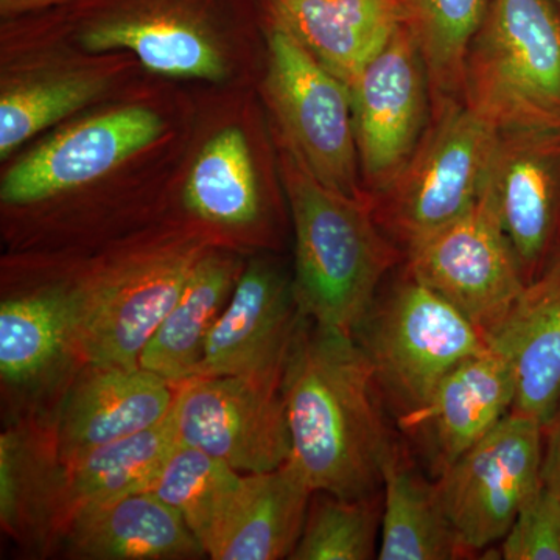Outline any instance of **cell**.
<instances>
[{"instance_id": "1", "label": "cell", "mask_w": 560, "mask_h": 560, "mask_svg": "<svg viewBox=\"0 0 560 560\" xmlns=\"http://www.w3.org/2000/svg\"><path fill=\"white\" fill-rule=\"evenodd\" d=\"M282 396L291 463L313 492L364 499L382 492L396 448L381 390L352 335L302 316L291 345Z\"/></svg>"}, {"instance_id": "2", "label": "cell", "mask_w": 560, "mask_h": 560, "mask_svg": "<svg viewBox=\"0 0 560 560\" xmlns=\"http://www.w3.org/2000/svg\"><path fill=\"white\" fill-rule=\"evenodd\" d=\"M279 172L293 221L298 308L313 323L352 335L404 250L382 230L368 198L324 186L285 147Z\"/></svg>"}, {"instance_id": "3", "label": "cell", "mask_w": 560, "mask_h": 560, "mask_svg": "<svg viewBox=\"0 0 560 560\" xmlns=\"http://www.w3.org/2000/svg\"><path fill=\"white\" fill-rule=\"evenodd\" d=\"M464 103L495 131L560 128L555 0H492L467 50Z\"/></svg>"}, {"instance_id": "4", "label": "cell", "mask_w": 560, "mask_h": 560, "mask_svg": "<svg viewBox=\"0 0 560 560\" xmlns=\"http://www.w3.org/2000/svg\"><path fill=\"white\" fill-rule=\"evenodd\" d=\"M352 337L397 420L419 411L456 364L488 345L466 316L407 270L378 291Z\"/></svg>"}, {"instance_id": "5", "label": "cell", "mask_w": 560, "mask_h": 560, "mask_svg": "<svg viewBox=\"0 0 560 560\" xmlns=\"http://www.w3.org/2000/svg\"><path fill=\"white\" fill-rule=\"evenodd\" d=\"M495 135L464 102L433 106L410 161L386 189L368 198L375 220L404 253L478 201Z\"/></svg>"}, {"instance_id": "6", "label": "cell", "mask_w": 560, "mask_h": 560, "mask_svg": "<svg viewBox=\"0 0 560 560\" xmlns=\"http://www.w3.org/2000/svg\"><path fill=\"white\" fill-rule=\"evenodd\" d=\"M206 249L183 242L142 250L72 285L73 338L81 366H139L140 353Z\"/></svg>"}, {"instance_id": "7", "label": "cell", "mask_w": 560, "mask_h": 560, "mask_svg": "<svg viewBox=\"0 0 560 560\" xmlns=\"http://www.w3.org/2000/svg\"><path fill=\"white\" fill-rule=\"evenodd\" d=\"M268 105L282 147L324 186L368 198L361 183L349 88L290 33L268 22Z\"/></svg>"}, {"instance_id": "8", "label": "cell", "mask_w": 560, "mask_h": 560, "mask_svg": "<svg viewBox=\"0 0 560 560\" xmlns=\"http://www.w3.org/2000/svg\"><path fill=\"white\" fill-rule=\"evenodd\" d=\"M544 425L511 411L436 475L448 521L471 552L499 544L541 482Z\"/></svg>"}, {"instance_id": "9", "label": "cell", "mask_w": 560, "mask_h": 560, "mask_svg": "<svg viewBox=\"0 0 560 560\" xmlns=\"http://www.w3.org/2000/svg\"><path fill=\"white\" fill-rule=\"evenodd\" d=\"M405 270L485 335L500 329L526 287L517 254L486 198L404 253Z\"/></svg>"}, {"instance_id": "10", "label": "cell", "mask_w": 560, "mask_h": 560, "mask_svg": "<svg viewBox=\"0 0 560 560\" xmlns=\"http://www.w3.org/2000/svg\"><path fill=\"white\" fill-rule=\"evenodd\" d=\"M349 94L361 183L371 198L410 161L433 114L425 58L405 25L364 66Z\"/></svg>"}, {"instance_id": "11", "label": "cell", "mask_w": 560, "mask_h": 560, "mask_svg": "<svg viewBox=\"0 0 560 560\" xmlns=\"http://www.w3.org/2000/svg\"><path fill=\"white\" fill-rule=\"evenodd\" d=\"M173 420L180 444L243 475L278 469L291 458L282 386L272 383L235 375L190 378L179 385Z\"/></svg>"}, {"instance_id": "12", "label": "cell", "mask_w": 560, "mask_h": 560, "mask_svg": "<svg viewBox=\"0 0 560 560\" xmlns=\"http://www.w3.org/2000/svg\"><path fill=\"white\" fill-rule=\"evenodd\" d=\"M481 197L530 282L560 248V128L497 131Z\"/></svg>"}, {"instance_id": "13", "label": "cell", "mask_w": 560, "mask_h": 560, "mask_svg": "<svg viewBox=\"0 0 560 560\" xmlns=\"http://www.w3.org/2000/svg\"><path fill=\"white\" fill-rule=\"evenodd\" d=\"M301 318L289 275L275 261H249L191 378L235 375L282 386Z\"/></svg>"}, {"instance_id": "14", "label": "cell", "mask_w": 560, "mask_h": 560, "mask_svg": "<svg viewBox=\"0 0 560 560\" xmlns=\"http://www.w3.org/2000/svg\"><path fill=\"white\" fill-rule=\"evenodd\" d=\"M164 121L142 106L114 109L80 121L22 158L3 176V205H35L102 178L156 142Z\"/></svg>"}, {"instance_id": "15", "label": "cell", "mask_w": 560, "mask_h": 560, "mask_svg": "<svg viewBox=\"0 0 560 560\" xmlns=\"http://www.w3.org/2000/svg\"><path fill=\"white\" fill-rule=\"evenodd\" d=\"M179 386L143 368L83 364L50 427L60 463L150 429L171 415Z\"/></svg>"}, {"instance_id": "16", "label": "cell", "mask_w": 560, "mask_h": 560, "mask_svg": "<svg viewBox=\"0 0 560 560\" xmlns=\"http://www.w3.org/2000/svg\"><path fill=\"white\" fill-rule=\"evenodd\" d=\"M515 397L514 357L499 341L488 340L486 348L456 364L429 401L399 425L429 453L438 475L511 412Z\"/></svg>"}, {"instance_id": "17", "label": "cell", "mask_w": 560, "mask_h": 560, "mask_svg": "<svg viewBox=\"0 0 560 560\" xmlns=\"http://www.w3.org/2000/svg\"><path fill=\"white\" fill-rule=\"evenodd\" d=\"M72 287H49L3 298L0 304V378L3 394L38 397L72 381L77 357Z\"/></svg>"}, {"instance_id": "18", "label": "cell", "mask_w": 560, "mask_h": 560, "mask_svg": "<svg viewBox=\"0 0 560 560\" xmlns=\"http://www.w3.org/2000/svg\"><path fill=\"white\" fill-rule=\"evenodd\" d=\"M72 558L191 560L206 550L179 512L154 493L138 492L80 508L62 529Z\"/></svg>"}, {"instance_id": "19", "label": "cell", "mask_w": 560, "mask_h": 560, "mask_svg": "<svg viewBox=\"0 0 560 560\" xmlns=\"http://www.w3.org/2000/svg\"><path fill=\"white\" fill-rule=\"evenodd\" d=\"M268 22L290 33L346 86L404 25L399 0H260Z\"/></svg>"}, {"instance_id": "20", "label": "cell", "mask_w": 560, "mask_h": 560, "mask_svg": "<svg viewBox=\"0 0 560 560\" xmlns=\"http://www.w3.org/2000/svg\"><path fill=\"white\" fill-rule=\"evenodd\" d=\"M313 493L290 459L278 469L243 475L206 555L213 560L290 559Z\"/></svg>"}, {"instance_id": "21", "label": "cell", "mask_w": 560, "mask_h": 560, "mask_svg": "<svg viewBox=\"0 0 560 560\" xmlns=\"http://www.w3.org/2000/svg\"><path fill=\"white\" fill-rule=\"evenodd\" d=\"M510 350L517 370L512 411L544 425L560 399V248L488 338Z\"/></svg>"}, {"instance_id": "22", "label": "cell", "mask_w": 560, "mask_h": 560, "mask_svg": "<svg viewBox=\"0 0 560 560\" xmlns=\"http://www.w3.org/2000/svg\"><path fill=\"white\" fill-rule=\"evenodd\" d=\"M242 271L237 257L223 250L206 249L178 301L140 353L139 366L175 386L190 381L210 331L230 302Z\"/></svg>"}, {"instance_id": "23", "label": "cell", "mask_w": 560, "mask_h": 560, "mask_svg": "<svg viewBox=\"0 0 560 560\" xmlns=\"http://www.w3.org/2000/svg\"><path fill=\"white\" fill-rule=\"evenodd\" d=\"M474 555L448 521L434 481L408 460L400 445L383 470L381 560H455Z\"/></svg>"}, {"instance_id": "24", "label": "cell", "mask_w": 560, "mask_h": 560, "mask_svg": "<svg viewBox=\"0 0 560 560\" xmlns=\"http://www.w3.org/2000/svg\"><path fill=\"white\" fill-rule=\"evenodd\" d=\"M0 522L20 541L62 530V466L50 430L14 427L0 436Z\"/></svg>"}, {"instance_id": "25", "label": "cell", "mask_w": 560, "mask_h": 560, "mask_svg": "<svg viewBox=\"0 0 560 560\" xmlns=\"http://www.w3.org/2000/svg\"><path fill=\"white\" fill-rule=\"evenodd\" d=\"M176 444L172 410L150 429L61 463L62 529L80 508L150 490Z\"/></svg>"}, {"instance_id": "26", "label": "cell", "mask_w": 560, "mask_h": 560, "mask_svg": "<svg viewBox=\"0 0 560 560\" xmlns=\"http://www.w3.org/2000/svg\"><path fill=\"white\" fill-rule=\"evenodd\" d=\"M184 201L197 219L223 230H249L261 219L259 180L248 140L238 128H224L202 149Z\"/></svg>"}, {"instance_id": "27", "label": "cell", "mask_w": 560, "mask_h": 560, "mask_svg": "<svg viewBox=\"0 0 560 560\" xmlns=\"http://www.w3.org/2000/svg\"><path fill=\"white\" fill-rule=\"evenodd\" d=\"M492 0H399L429 69L433 106L464 102V62Z\"/></svg>"}, {"instance_id": "28", "label": "cell", "mask_w": 560, "mask_h": 560, "mask_svg": "<svg viewBox=\"0 0 560 560\" xmlns=\"http://www.w3.org/2000/svg\"><path fill=\"white\" fill-rule=\"evenodd\" d=\"M242 478L224 460L178 442L149 492L179 512L206 550Z\"/></svg>"}, {"instance_id": "29", "label": "cell", "mask_w": 560, "mask_h": 560, "mask_svg": "<svg viewBox=\"0 0 560 560\" xmlns=\"http://www.w3.org/2000/svg\"><path fill=\"white\" fill-rule=\"evenodd\" d=\"M382 492L364 499L313 493L304 529L291 560H370L377 558Z\"/></svg>"}, {"instance_id": "30", "label": "cell", "mask_w": 560, "mask_h": 560, "mask_svg": "<svg viewBox=\"0 0 560 560\" xmlns=\"http://www.w3.org/2000/svg\"><path fill=\"white\" fill-rule=\"evenodd\" d=\"M105 77L69 73L32 83L18 84L2 92L0 98V156L90 105L106 90Z\"/></svg>"}, {"instance_id": "31", "label": "cell", "mask_w": 560, "mask_h": 560, "mask_svg": "<svg viewBox=\"0 0 560 560\" xmlns=\"http://www.w3.org/2000/svg\"><path fill=\"white\" fill-rule=\"evenodd\" d=\"M504 560H560V499L541 486L500 541Z\"/></svg>"}, {"instance_id": "32", "label": "cell", "mask_w": 560, "mask_h": 560, "mask_svg": "<svg viewBox=\"0 0 560 560\" xmlns=\"http://www.w3.org/2000/svg\"><path fill=\"white\" fill-rule=\"evenodd\" d=\"M541 482L560 499V399L550 418L544 423Z\"/></svg>"}, {"instance_id": "33", "label": "cell", "mask_w": 560, "mask_h": 560, "mask_svg": "<svg viewBox=\"0 0 560 560\" xmlns=\"http://www.w3.org/2000/svg\"><path fill=\"white\" fill-rule=\"evenodd\" d=\"M68 2L70 0H0V13L3 18H18Z\"/></svg>"}, {"instance_id": "34", "label": "cell", "mask_w": 560, "mask_h": 560, "mask_svg": "<svg viewBox=\"0 0 560 560\" xmlns=\"http://www.w3.org/2000/svg\"><path fill=\"white\" fill-rule=\"evenodd\" d=\"M555 3H556V5H558V7H559V9H560V0H555Z\"/></svg>"}]
</instances>
